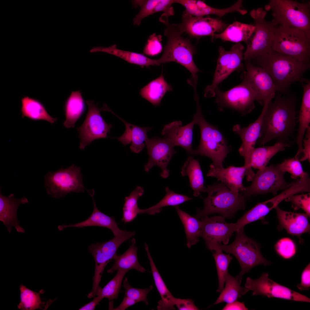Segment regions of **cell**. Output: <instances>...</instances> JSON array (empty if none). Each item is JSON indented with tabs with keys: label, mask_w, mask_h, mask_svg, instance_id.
<instances>
[{
	"label": "cell",
	"mask_w": 310,
	"mask_h": 310,
	"mask_svg": "<svg viewBox=\"0 0 310 310\" xmlns=\"http://www.w3.org/2000/svg\"><path fill=\"white\" fill-rule=\"evenodd\" d=\"M137 303L136 301L124 296L123 299L120 305L115 308L111 310H125L128 307Z\"/></svg>",
	"instance_id": "56"
},
{
	"label": "cell",
	"mask_w": 310,
	"mask_h": 310,
	"mask_svg": "<svg viewBox=\"0 0 310 310\" xmlns=\"http://www.w3.org/2000/svg\"><path fill=\"white\" fill-rule=\"evenodd\" d=\"M181 173L183 176L188 177L194 196H198L201 192H206L203 174L198 160L189 156L182 166Z\"/></svg>",
	"instance_id": "34"
},
{
	"label": "cell",
	"mask_w": 310,
	"mask_h": 310,
	"mask_svg": "<svg viewBox=\"0 0 310 310\" xmlns=\"http://www.w3.org/2000/svg\"><path fill=\"white\" fill-rule=\"evenodd\" d=\"M194 122L184 126L180 121L172 122L165 125L161 131V134L167 138L175 146H178L185 149L190 154H192L193 130Z\"/></svg>",
	"instance_id": "23"
},
{
	"label": "cell",
	"mask_w": 310,
	"mask_h": 310,
	"mask_svg": "<svg viewBox=\"0 0 310 310\" xmlns=\"http://www.w3.org/2000/svg\"><path fill=\"white\" fill-rule=\"evenodd\" d=\"M241 78L242 82L239 85L226 91L219 88L216 91L215 102L221 110L230 108L245 115L255 108V92L247 78L243 74Z\"/></svg>",
	"instance_id": "12"
},
{
	"label": "cell",
	"mask_w": 310,
	"mask_h": 310,
	"mask_svg": "<svg viewBox=\"0 0 310 310\" xmlns=\"http://www.w3.org/2000/svg\"><path fill=\"white\" fill-rule=\"evenodd\" d=\"M28 203V199L26 197L17 199L15 198L13 194L6 197L0 193V221L3 223L9 232H11L12 226L18 232H25L18 222L17 212L20 204Z\"/></svg>",
	"instance_id": "26"
},
{
	"label": "cell",
	"mask_w": 310,
	"mask_h": 310,
	"mask_svg": "<svg viewBox=\"0 0 310 310\" xmlns=\"http://www.w3.org/2000/svg\"><path fill=\"white\" fill-rule=\"evenodd\" d=\"M222 310H247L248 309L245 307L243 302H240L236 301L228 303Z\"/></svg>",
	"instance_id": "57"
},
{
	"label": "cell",
	"mask_w": 310,
	"mask_h": 310,
	"mask_svg": "<svg viewBox=\"0 0 310 310\" xmlns=\"http://www.w3.org/2000/svg\"><path fill=\"white\" fill-rule=\"evenodd\" d=\"M168 17L163 13L160 19L166 26L164 34L167 38L163 53L159 59L160 63L175 62L181 64L191 73L192 77L190 80L193 82L197 83V73L200 70L193 59L195 48L188 39L182 36L184 32L179 24L170 23Z\"/></svg>",
	"instance_id": "3"
},
{
	"label": "cell",
	"mask_w": 310,
	"mask_h": 310,
	"mask_svg": "<svg viewBox=\"0 0 310 310\" xmlns=\"http://www.w3.org/2000/svg\"><path fill=\"white\" fill-rule=\"evenodd\" d=\"M271 11L274 26L280 25L296 29L310 38V1L299 2L293 0H270L264 6Z\"/></svg>",
	"instance_id": "6"
},
{
	"label": "cell",
	"mask_w": 310,
	"mask_h": 310,
	"mask_svg": "<svg viewBox=\"0 0 310 310\" xmlns=\"http://www.w3.org/2000/svg\"><path fill=\"white\" fill-rule=\"evenodd\" d=\"M172 90V87L166 81L162 73L160 76L141 89L140 94L143 98L157 106L160 104L165 93Z\"/></svg>",
	"instance_id": "38"
},
{
	"label": "cell",
	"mask_w": 310,
	"mask_h": 310,
	"mask_svg": "<svg viewBox=\"0 0 310 310\" xmlns=\"http://www.w3.org/2000/svg\"><path fill=\"white\" fill-rule=\"evenodd\" d=\"M285 173L281 170L277 164H271L258 170L255 174L251 184L245 187L242 192L246 198L253 195L272 193L275 196L280 190H284L292 185L296 179L290 182L286 181Z\"/></svg>",
	"instance_id": "13"
},
{
	"label": "cell",
	"mask_w": 310,
	"mask_h": 310,
	"mask_svg": "<svg viewBox=\"0 0 310 310\" xmlns=\"http://www.w3.org/2000/svg\"><path fill=\"white\" fill-rule=\"evenodd\" d=\"M161 36L156 35L154 34L151 35L148 40V42L143 51L144 54L154 56L160 53L162 47L160 41Z\"/></svg>",
	"instance_id": "52"
},
{
	"label": "cell",
	"mask_w": 310,
	"mask_h": 310,
	"mask_svg": "<svg viewBox=\"0 0 310 310\" xmlns=\"http://www.w3.org/2000/svg\"><path fill=\"white\" fill-rule=\"evenodd\" d=\"M21 101L22 117H26L34 121H46L52 124L57 121V118L49 115L44 105L39 100L26 96L22 98Z\"/></svg>",
	"instance_id": "36"
},
{
	"label": "cell",
	"mask_w": 310,
	"mask_h": 310,
	"mask_svg": "<svg viewBox=\"0 0 310 310\" xmlns=\"http://www.w3.org/2000/svg\"><path fill=\"white\" fill-rule=\"evenodd\" d=\"M144 247L150 261L155 284L161 298V299L158 302L157 309L175 310L174 300L175 298L168 290L158 272L150 254L148 246L146 243H145Z\"/></svg>",
	"instance_id": "33"
},
{
	"label": "cell",
	"mask_w": 310,
	"mask_h": 310,
	"mask_svg": "<svg viewBox=\"0 0 310 310\" xmlns=\"http://www.w3.org/2000/svg\"><path fill=\"white\" fill-rule=\"evenodd\" d=\"M106 111L114 114L125 125L124 132L121 135L117 137V140L125 146L131 144L130 148L132 152L136 153L140 152L145 146L144 142L148 137L147 133L152 128L149 127H142L130 124L121 119L109 108Z\"/></svg>",
	"instance_id": "28"
},
{
	"label": "cell",
	"mask_w": 310,
	"mask_h": 310,
	"mask_svg": "<svg viewBox=\"0 0 310 310\" xmlns=\"http://www.w3.org/2000/svg\"><path fill=\"white\" fill-rule=\"evenodd\" d=\"M301 189L299 185L294 183L274 197L257 204L246 212L235 223L237 230L244 228L245 225L248 224L262 218L286 198L291 195L299 193Z\"/></svg>",
	"instance_id": "22"
},
{
	"label": "cell",
	"mask_w": 310,
	"mask_h": 310,
	"mask_svg": "<svg viewBox=\"0 0 310 310\" xmlns=\"http://www.w3.org/2000/svg\"><path fill=\"white\" fill-rule=\"evenodd\" d=\"M272 100L264 116L256 143L262 146L275 140L292 144L290 138L294 135L296 126L297 99L293 95L283 97L278 94Z\"/></svg>",
	"instance_id": "1"
},
{
	"label": "cell",
	"mask_w": 310,
	"mask_h": 310,
	"mask_svg": "<svg viewBox=\"0 0 310 310\" xmlns=\"http://www.w3.org/2000/svg\"><path fill=\"white\" fill-rule=\"evenodd\" d=\"M253 61L266 71L278 87V91L282 93L294 83L301 82L302 76L310 67V62L301 61L273 51Z\"/></svg>",
	"instance_id": "2"
},
{
	"label": "cell",
	"mask_w": 310,
	"mask_h": 310,
	"mask_svg": "<svg viewBox=\"0 0 310 310\" xmlns=\"http://www.w3.org/2000/svg\"><path fill=\"white\" fill-rule=\"evenodd\" d=\"M128 271L118 270L114 278L103 288L99 286L95 296H99L103 299H108L110 302L116 299L119 292L123 279L125 274Z\"/></svg>",
	"instance_id": "45"
},
{
	"label": "cell",
	"mask_w": 310,
	"mask_h": 310,
	"mask_svg": "<svg viewBox=\"0 0 310 310\" xmlns=\"http://www.w3.org/2000/svg\"><path fill=\"white\" fill-rule=\"evenodd\" d=\"M225 286L213 305L223 302L230 303L237 301L242 295H245L249 290L246 287H242L241 281L228 273L225 279Z\"/></svg>",
	"instance_id": "42"
},
{
	"label": "cell",
	"mask_w": 310,
	"mask_h": 310,
	"mask_svg": "<svg viewBox=\"0 0 310 310\" xmlns=\"http://www.w3.org/2000/svg\"><path fill=\"white\" fill-rule=\"evenodd\" d=\"M20 301L18 307L20 310H34L37 309L46 310L55 300L50 299L47 302L42 301L40 295L44 292V290L42 289L37 292L22 285H20Z\"/></svg>",
	"instance_id": "40"
},
{
	"label": "cell",
	"mask_w": 310,
	"mask_h": 310,
	"mask_svg": "<svg viewBox=\"0 0 310 310\" xmlns=\"http://www.w3.org/2000/svg\"><path fill=\"white\" fill-rule=\"evenodd\" d=\"M276 164L281 170L285 173H289L291 177L295 180L302 177L307 173L303 171L299 160L294 157L285 159L281 163Z\"/></svg>",
	"instance_id": "47"
},
{
	"label": "cell",
	"mask_w": 310,
	"mask_h": 310,
	"mask_svg": "<svg viewBox=\"0 0 310 310\" xmlns=\"http://www.w3.org/2000/svg\"><path fill=\"white\" fill-rule=\"evenodd\" d=\"M206 192L208 195L202 197L204 206L202 210L198 209L195 216L197 218L216 213L230 218L238 211L245 208L247 198L243 193L230 190L222 182L208 186Z\"/></svg>",
	"instance_id": "5"
},
{
	"label": "cell",
	"mask_w": 310,
	"mask_h": 310,
	"mask_svg": "<svg viewBox=\"0 0 310 310\" xmlns=\"http://www.w3.org/2000/svg\"><path fill=\"white\" fill-rule=\"evenodd\" d=\"M301 83L302 86L303 94L298 117L299 125L296 139L298 149L294 156L299 159L302 154L303 141L304 135L310 122V81L303 78Z\"/></svg>",
	"instance_id": "29"
},
{
	"label": "cell",
	"mask_w": 310,
	"mask_h": 310,
	"mask_svg": "<svg viewBox=\"0 0 310 310\" xmlns=\"http://www.w3.org/2000/svg\"><path fill=\"white\" fill-rule=\"evenodd\" d=\"M255 28L254 33L246 43L247 48L243 59L251 62L256 58L272 51L274 37V25L266 20V11L261 7L253 9L250 12Z\"/></svg>",
	"instance_id": "8"
},
{
	"label": "cell",
	"mask_w": 310,
	"mask_h": 310,
	"mask_svg": "<svg viewBox=\"0 0 310 310\" xmlns=\"http://www.w3.org/2000/svg\"><path fill=\"white\" fill-rule=\"evenodd\" d=\"M284 200L291 203L292 207L294 210L302 209L309 216H310V193L304 194H294L287 197Z\"/></svg>",
	"instance_id": "50"
},
{
	"label": "cell",
	"mask_w": 310,
	"mask_h": 310,
	"mask_svg": "<svg viewBox=\"0 0 310 310\" xmlns=\"http://www.w3.org/2000/svg\"><path fill=\"white\" fill-rule=\"evenodd\" d=\"M243 46L240 42L233 44L230 49L226 50L222 46L218 49L219 56L212 83L207 86L204 90L206 97L215 96L219 84L231 73L236 71L244 69Z\"/></svg>",
	"instance_id": "14"
},
{
	"label": "cell",
	"mask_w": 310,
	"mask_h": 310,
	"mask_svg": "<svg viewBox=\"0 0 310 310\" xmlns=\"http://www.w3.org/2000/svg\"><path fill=\"white\" fill-rule=\"evenodd\" d=\"M246 71L242 74L247 79L254 89L256 96V100L264 106L266 101L271 98H274L278 87L272 78L262 67L256 66L251 62H246Z\"/></svg>",
	"instance_id": "21"
},
{
	"label": "cell",
	"mask_w": 310,
	"mask_h": 310,
	"mask_svg": "<svg viewBox=\"0 0 310 310\" xmlns=\"http://www.w3.org/2000/svg\"><path fill=\"white\" fill-rule=\"evenodd\" d=\"M90 52L107 53L119 57L130 63L139 65L142 67L160 64L158 59H151L142 54L120 49L117 48L115 44L108 47L100 46L93 47L90 50Z\"/></svg>",
	"instance_id": "30"
},
{
	"label": "cell",
	"mask_w": 310,
	"mask_h": 310,
	"mask_svg": "<svg viewBox=\"0 0 310 310\" xmlns=\"http://www.w3.org/2000/svg\"><path fill=\"white\" fill-rule=\"evenodd\" d=\"M275 248L280 255L286 259L291 258L296 252V247L294 242L287 237L279 240L276 244Z\"/></svg>",
	"instance_id": "51"
},
{
	"label": "cell",
	"mask_w": 310,
	"mask_h": 310,
	"mask_svg": "<svg viewBox=\"0 0 310 310\" xmlns=\"http://www.w3.org/2000/svg\"><path fill=\"white\" fill-rule=\"evenodd\" d=\"M144 193V189L140 186H137L125 197V203L123 208V217L121 221L124 223L133 220L139 213L140 209L138 206L139 199Z\"/></svg>",
	"instance_id": "44"
},
{
	"label": "cell",
	"mask_w": 310,
	"mask_h": 310,
	"mask_svg": "<svg viewBox=\"0 0 310 310\" xmlns=\"http://www.w3.org/2000/svg\"><path fill=\"white\" fill-rule=\"evenodd\" d=\"M254 25L235 22L227 26L222 32L214 34L212 41L220 39L225 41L246 43L253 35L255 30Z\"/></svg>",
	"instance_id": "31"
},
{
	"label": "cell",
	"mask_w": 310,
	"mask_h": 310,
	"mask_svg": "<svg viewBox=\"0 0 310 310\" xmlns=\"http://www.w3.org/2000/svg\"><path fill=\"white\" fill-rule=\"evenodd\" d=\"M194 99L197 106L196 113L193 120L199 127L200 139L197 148L193 149L192 154L208 157L212 161L214 166L223 168V163L230 151L225 138L216 126L208 123L202 112L198 97Z\"/></svg>",
	"instance_id": "4"
},
{
	"label": "cell",
	"mask_w": 310,
	"mask_h": 310,
	"mask_svg": "<svg viewBox=\"0 0 310 310\" xmlns=\"http://www.w3.org/2000/svg\"><path fill=\"white\" fill-rule=\"evenodd\" d=\"M242 3V0H239L230 7L220 9L212 7L206 4L204 1L195 0V3L192 7L191 14L195 16L203 17L206 15H214L222 17L228 13L237 12L244 15L247 13V11L243 9Z\"/></svg>",
	"instance_id": "39"
},
{
	"label": "cell",
	"mask_w": 310,
	"mask_h": 310,
	"mask_svg": "<svg viewBox=\"0 0 310 310\" xmlns=\"http://www.w3.org/2000/svg\"><path fill=\"white\" fill-rule=\"evenodd\" d=\"M122 286L125 289V296L136 301L137 303L143 301L146 305H148L147 297L149 292L152 289V286H150L149 288L145 289L134 288L130 286L127 278L125 277L123 281Z\"/></svg>",
	"instance_id": "49"
},
{
	"label": "cell",
	"mask_w": 310,
	"mask_h": 310,
	"mask_svg": "<svg viewBox=\"0 0 310 310\" xmlns=\"http://www.w3.org/2000/svg\"><path fill=\"white\" fill-rule=\"evenodd\" d=\"M135 234L134 232L122 230L119 234L114 236L113 238L108 241L92 244L88 247V251L94 258L95 267L92 289L88 294V298L90 299L95 297L100 286L99 284L104 270L107 264L113 259L117 254L119 247Z\"/></svg>",
	"instance_id": "11"
},
{
	"label": "cell",
	"mask_w": 310,
	"mask_h": 310,
	"mask_svg": "<svg viewBox=\"0 0 310 310\" xmlns=\"http://www.w3.org/2000/svg\"><path fill=\"white\" fill-rule=\"evenodd\" d=\"M85 105L79 91L72 92L66 100L64 111L65 120L64 126L67 128L74 127L77 121L84 113Z\"/></svg>",
	"instance_id": "37"
},
{
	"label": "cell",
	"mask_w": 310,
	"mask_h": 310,
	"mask_svg": "<svg viewBox=\"0 0 310 310\" xmlns=\"http://www.w3.org/2000/svg\"><path fill=\"white\" fill-rule=\"evenodd\" d=\"M175 305L179 310H197L199 309L191 299H183L175 298Z\"/></svg>",
	"instance_id": "55"
},
{
	"label": "cell",
	"mask_w": 310,
	"mask_h": 310,
	"mask_svg": "<svg viewBox=\"0 0 310 310\" xmlns=\"http://www.w3.org/2000/svg\"><path fill=\"white\" fill-rule=\"evenodd\" d=\"M103 299L99 296L94 297L93 299L90 302L86 304L78 309L79 310H94L96 305Z\"/></svg>",
	"instance_id": "58"
},
{
	"label": "cell",
	"mask_w": 310,
	"mask_h": 310,
	"mask_svg": "<svg viewBox=\"0 0 310 310\" xmlns=\"http://www.w3.org/2000/svg\"><path fill=\"white\" fill-rule=\"evenodd\" d=\"M207 174V177H215L229 189L237 192H243L245 189L243 179L246 174L245 166H230L226 168L214 166L212 164Z\"/></svg>",
	"instance_id": "25"
},
{
	"label": "cell",
	"mask_w": 310,
	"mask_h": 310,
	"mask_svg": "<svg viewBox=\"0 0 310 310\" xmlns=\"http://www.w3.org/2000/svg\"><path fill=\"white\" fill-rule=\"evenodd\" d=\"M137 250L135 240L133 238L131 241L130 246L126 251L121 255H118L117 254L114 257L113 259L115 261L114 263L107 272L113 274L118 270L129 271L133 269L141 272H145V269L140 264L138 261Z\"/></svg>",
	"instance_id": "32"
},
{
	"label": "cell",
	"mask_w": 310,
	"mask_h": 310,
	"mask_svg": "<svg viewBox=\"0 0 310 310\" xmlns=\"http://www.w3.org/2000/svg\"><path fill=\"white\" fill-rule=\"evenodd\" d=\"M88 191L92 197L94 206L93 210L89 217L85 220L77 223L68 225H59L58 228L60 231L69 227L83 228L88 226L103 227L110 229L114 236L119 234L122 231L118 227L114 217L109 216L100 211L97 208L94 199V191L92 192Z\"/></svg>",
	"instance_id": "27"
},
{
	"label": "cell",
	"mask_w": 310,
	"mask_h": 310,
	"mask_svg": "<svg viewBox=\"0 0 310 310\" xmlns=\"http://www.w3.org/2000/svg\"><path fill=\"white\" fill-rule=\"evenodd\" d=\"M181 19L179 25L184 32L197 38L206 36H210L212 38L214 34L222 32L227 26L219 18L193 16L185 10Z\"/></svg>",
	"instance_id": "20"
},
{
	"label": "cell",
	"mask_w": 310,
	"mask_h": 310,
	"mask_svg": "<svg viewBox=\"0 0 310 310\" xmlns=\"http://www.w3.org/2000/svg\"><path fill=\"white\" fill-rule=\"evenodd\" d=\"M301 282L297 286L301 291L308 290L310 288V264L306 266L301 275Z\"/></svg>",
	"instance_id": "54"
},
{
	"label": "cell",
	"mask_w": 310,
	"mask_h": 310,
	"mask_svg": "<svg viewBox=\"0 0 310 310\" xmlns=\"http://www.w3.org/2000/svg\"><path fill=\"white\" fill-rule=\"evenodd\" d=\"M305 137L303 141V152L302 156L300 158V161H304L307 160L310 162V127L309 126L305 132Z\"/></svg>",
	"instance_id": "53"
},
{
	"label": "cell",
	"mask_w": 310,
	"mask_h": 310,
	"mask_svg": "<svg viewBox=\"0 0 310 310\" xmlns=\"http://www.w3.org/2000/svg\"><path fill=\"white\" fill-rule=\"evenodd\" d=\"M268 276V273L264 272L256 280L247 277L245 287L252 291L253 295H260L269 298L310 302V299L308 297L275 282L269 278Z\"/></svg>",
	"instance_id": "17"
},
{
	"label": "cell",
	"mask_w": 310,
	"mask_h": 310,
	"mask_svg": "<svg viewBox=\"0 0 310 310\" xmlns=\"http://www.w3.org/2000/svg\"><path fill=\"white\" fill-rule=\"evenodd\" d=\"M149 155L148 160L144 166V170L148 173L154 166H157L161 169L160 176L164 178L169 175L167 166L173 156L177 153L175 147L171 142L164 137H148L145 142Z\"/></svg>",
	"instance_id": "18"
},
{
	"label": "cell",
	"mask_w": 310,
	"mask_h": 310,
	"mask_svg": "<svg viewBox=\"0 0 310 310\" xmlns=\"http://www.w3.org/2000/svg\"><path fill=\"white\" fill-rule=\"evenodd\" d=\"M86 103L88 110L86 118L82 125L77 129L80 140L79 148L82 150L96 139L106 138L112 127L104 121L100 114V109L93 101L88 100Z\"/></svg>",
	"instance_id": "16"
},
{
	"label": "cell",
	"mask_w": 310,
	"mask_h": 310,
	"mask_svg": "<svg viewBox=\"0 0 310 310\" xmlns=\"http://www.w3.org/2000/svg\"><path fill=\"white\" fill-rule=\"evenodd\" d=\"M166 194L164 197L156 204L146 209H140L139 214H147L153 215L161 212L163 207L176 206L192 198L187 196L176 193L168 187L165 188Z\"/></svg>",
	"instance_id": "43"
},
{
	"label": "cell",
	"mask_w": 310,
	"mask_h": 310,
	"mask_svg": "<svg viewBox=\"0 0 310 310\" xmlns=\"http://www.w3.org/2000/svg\"><path fill=\"white\" fill-rule=\"evenodd\" d=\"M159 0H134L132 3L135 7H140L139 13L133 20L134 25H139L144 18L154 14V11Z\"/></svg>",
	"instance_id": "48"
},
{
	"label": "cell",
	"mask_w": 310,
	"mask_h": 310,
	"mask_svg": "<svg viewBox=\"0 0 310 310\" xmlns=\"http://www.w3.org/2000/svg\"><path fill=\"white\" fill-rule=\"evenodd\" d=\"M221 216L201 218L200 237L204 240L207 248L211 251H222V243L227 245L233 233L236 232L235 223L226 222Z\"/></svg>",
	"instance_id": "15"
},
{
	"label": "cell",
	"mask_w": 310,
	"mask_h": 310,
	"mask_svg": "<svg viewBox=\"0 0 310 310\" xmlns=\"http://www.w3.org/2000/svg\"><path fill=\"white\" fill-rule=\"evenodd\" d=\"M274 32L273 51L310 62V38L305 33L280 25L274 26Z\"/></svg>",
	"instance_id": "9"
},
{
	"label": "cell",
	"mask_w": 310,
	"mask_h": 310,
	"mask_svg": "<svg viewBox=\"0 0 310 310\" xmlns=\"http://www.w3.org/2000/svg\"><path fill=\"white\" fill-rule=\"evenodd\" d=\"M218 275L219 286L216 291L220 292L224 288L229 264L232 259L230 254H225L222 251H216L213 254Z\"/></svg>",
	"instance_id": "46"
},
{
	"label": "cell",
	"mask_w": 310,
	"mask_h": 310,
	"mask_svg": "<svg viewBox=\"0 0 310 310\" xmlns=\"http://www.w3.org/2000/svg\"><path fill=\"white\" fill-rule=\"evenodd\" d=\"M292 144L281 141H277L273 145L254 148L250 156L251 167L260 170L267 166L272 158L278 152L283 151L286 148Z\"/></svg>",
	"instance_id": "35"
},
{
	"label": "cell",
	"mask_w": 310,
	"mask_h": 310,
	"mask_svg": "<svg viewBox=\"0 0 310 310\" xmlns=\"http://www.w3.org/2000/svg\"><path fill=\"white\" fill-rule=\"evenodd\" d=\"M272 100L270 98L266 101L259 116L253 123L246 127H241L237 124L233 128V131L239 135L241 139L242 143L239 151L240 155L244 157V166L246 168V177L249 178L252 177L255 174L250 165L251 155L259 137L263 119L268 104Z\"/></svg>",
	"instance_id": "19"
},
{
	"label": "cell",
	"mask_w": 310,
	"mask_h": 310,
	"mask_svg": "<svg viewBox=\"0 0 310 310\" xmlns=\"http://www.w3.org/2000/svg\"><path fill=\"white\" fill-rule=\"evenodd\" d=\"M236 232L234 241L228 245H222L220 248L222 251L233 255L238 260L241 271L236 277L242 282V276L253 268L261 264L266 266L271 262L262 255L260 244L245 234L244 228Z\"/></svg>",
	"instance_id": "7"
},
{
	"label": "cell",
	"mask_w": 310,
	"mask_h": 310,
	"mask_svg": "<svg viewBox=\"0 0 310 310\" xmlns=\"http://www.w3.org/2000/svg\"><path fill=\"white\" fill-rule=\"evenodd\" d=\"M175 207L183 225L186 237V245L189 248L199 241L202 222L197 218L181 210L179 206Z\"/></svg>",
	"instance_id": "41"
},
{
	"label": "cell",
	"mask_w": 310,
	"mask_h": 310,
	"mask_svg": "<svg viewBox=\"0 0 310 310\" xmlns=\"http://www.w3.org/2000/svg\"><path fill=\"white\" fill-rule=\"evenodd\" d=\"M279 222L278 228L284 229L291 235L297 236L302 243L301 236L310 231L308 216L305 213H295L283 210L278 206L275 208Z\"/></svg>",
	"instance_id": "24"
},
{
	"label": "cell",
	"mask_w": 310,
	"mask_h": 310,
	"mask_svg": "<svg viewBox=\"0 0 310 310\" xmlns=\"http://www.w3.org/2000/svg\"><path fill=\"white\" fill-rule=\"evenodd\" d=\"M80 167L74 164L44 176V185L48 194L53 197H63L71 192H84V189Z\"/></svg>",
	"instance_id": "10"
}]
</instances>
